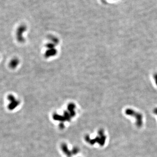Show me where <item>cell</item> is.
I'll use <instances>...</instances> for the list:
<instances>
[{
	"label": "cell",
	"instance_id": "5b68a950",
	"mask_svg": "<svg viewBox=\"0 0 157 157\" xmlns=\"http://www.w3.org/2000/svg\"><path fill=\"white\" fill-rule=\"evenodd\" d=\"M154 113L155 114L157 115V108H156L155 109H154Z\"/></svg>",
	"mask_w": 157,
	"mask_h": 157
},
{
	"label": "cell",
	"instance_id": "7a4b0ae2",
	"mask_svg": "<svg viewBox=\"0 0 157 157\" xmlns=\"http://www.w3.org/2000/svg\"><path fill=\"white\" fill-rule=\"evenodd\" d=\"M7 100L9 101L8 108L10 110L14 109V108L18 105V101H17L15 97L12 95H9L7 97Z\"/></svg>",
	"mask_w": 157,
	"mask_h": 157
},
{
	"label": "cell",
	"instance_id": "277c9868",
	"mask_svg": "<svg viewBox=\"0 0 157 157\" xmlns=\"http://www.w3.org/2000/svg\"><path fill=\"white\" fill-rule=\"evenodd\" d=\"M154 79L155 80V82L157 86V73L155 74L154 75Z\"/></svg>",
	"mask_w": 157,
	"mask_h": 157
},
{
	"label": "cell",
	"instance_id": "6da1fadb",
	"mask_svg": "<svg viewBox=\"0 0 157 157\" xmlns=\"http://www.w3.org/2000/svg\"><path fill=\"white\" fill-rule=\"evenodd\" d=\"M126 114L129 116H132L135 118L136 120V125L138 127H142V115L140 113H139L133 110L132 109H128L125 111Z\"/></svg>",
	"mask_w": 157,
	"mask_h": 157
},
{
	"label": "cell",
	"instance_id": "3957f363",
	"mask_svg": "<svg viewBox=\"0 0 157 157\" xmlns=\"http://www.w3.org/2000/svg\"><path fill=\"white\" fill-rule=\"evenodd\" d=\"M19 64V61L17 59H13L10 61L9 63V67L11 69H14L17 67Z\"/></svg>",
	"mask_w": 157,
	"mask_h": 157
}]
</instances>
